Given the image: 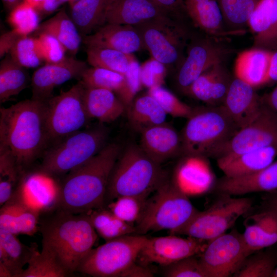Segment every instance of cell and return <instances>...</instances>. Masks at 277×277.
<instances>
[{"instance_id": "1", "label": "cell", "mask_w": 277, "mask_h": 277, "mask_svg": "<svg viewBox=\"0 0 277 277\" xmlns=\"http://www.w3.org/2000/svg\"><path fill=\"white\" fill-rule=\"evenodd\" d=\"M42 252L71 275L93 248L97 234L88 213L75 214L53 207L41 213Z\"/></svg>"}, {"instance_id": "2", "label": "cell", "mask_w": 277, "mask_h": 277, "mask_svg": "<svg viewBox=\"0 0 277 277\" xmlns=\"http://www.w3.org/2000/svg\"><path fill=\"white\" fill-rule=\"evenodd\" d=\"M121 151L118 144H106L89 160L68 173L58 183L54 207L75 214L105 208L109 177Z\"/></svg>"}, {"instance_id": "3", "label": "cell", "mask_w": 277, "mask_h": 277, "mask_svg": "<svg viewBox=\"0 0 277 277\" xmlns=\"http://www.w3.org/2000/svg\"><path fill=\"white\" fill-rule=\"evenodd\" d=\"M49 142L45 102L31 98L0 109V147L7 149L27 172Z\"/></svg>"}, {"instance_id": "4", "label": "cell", "mask_w": 277, "mask_h": 277, "mask_svg": "<svg viewBox=\"0 0 277 277\" xmlns=\"http://www.w3.org/2000/svg\"><path fill=\"white\" fill-rule=\"evenodd\" d=\"M167 179L161 165L139 145L131 144L120 153L111 171L104 206L122 196L148 197Z\"/></svg>"}, {"instance_id": "5", "label": "cell", "mask_w": 277, "mask_h": 277, "mask_svg": "<svg viewBox=\"0 0 277 277\" xmlns=\"http://www.w3.org/2000/svg\"><path fill=\"white\" fill-rule=\"evenodd\" d=\"M239 129L222 105L194 108L180 134L182 155L213 157Z\"/></svg>"}, {"instance_id": "6", "label": "cell", "mask_w": 277, "mask_h": 277, "mask_svg": "<svg viewBox=\"0 0 277 277\" xmlns=\"http://www.w3.org/2000/svg\"><path fill=\"white\" fill-rule=\"evenodd\" d=\"M148 199L143 213L135 225V234L168 230L173 234L199 211L187 193L167 179Z\"/></svg>"}, {"instance_id": "7", "label": "cell", "mask_w": 277, "mask_h": 277, "mask_svg": "<svg viewBox=\"0 0 277 277\" xmlns=\"http://www.w3.org/2000/svg\"><path fill=\"white\" fill-rule=\"evenodd\" d=\"M108 136V130L100 125L65 136L45 150L37 171L53 179L65 175L96 154Z\"/></svg>"}, {"instance_id": "8", "label": "cell", "mask_w": 277, "mask_h": 277, "mask_svg": "<svg viewBox=\"0 0 277 277\" xmlns=\"http://www.w3.org/2000/svg\"><path fill=\"white\" fill-rule=\"evenodd\" d=\"M147 239L132 234L106 241L91 250L76 272L95 277H127Z\"/></svg>"}, {"instance_id": "9", "label": "cell", "mask_w": 277, "mask_h": 277, "mask_svg": "<svg viewBox=\"0 0 277 277\" xmlns=\"http://www.w3.org/2000/svg\"><path fill=\"white\" fill-rule=\"evenodd\" d=\"M253 201L248 197L221 195L206 210L199 211L173 234H183L208 242L226 232L238 219L249 211Z\"/></svg>"}, {"instance_id": "10", "label": "cell", "mask_w": 277, "mask_h": 277, "mask_svg": "<svg viewBox=\"0 0 277 277\" xmlns=\"http://www.w3.org/2000/svg\"><path fill=\"white\" fill-rule=\"evenodd\" d=\"M135 27L151 57L167 68H178L189 36L184 26L166 14Z\"/></svg>"}, {"instance_id": "11", "label": "cell", "mask_w": 277, "mask_h": 277, "mask_svg": "<svg viewBox=\"0 0 277 277\" xmlns=\"http://www.w3.org/2000/svg\"><path fill=\"white\" fill-rule=\"evenodd\" d=\"M85 87L80 80L68 91L45 101L49 142H55L81 130L91 119L85 104Z\"/></svg>"}, {"instance_id": "12", "label": "cell", "mask_w": 277, "mask_h": 277, "mask_svg": "<svg viewBox=\"0 0 277 277\" xmlns=\"http://www.w3.org/2000/svg\"><path fill=\"white\" fill-rule=\"evenodd\" d=\"M252 253L243 234L234 230L208 241L199 261L206 277H228Z\"/></svg>"}, {"instance_id": "13", "label": "cell", "mask_w": 277, "mask_h": 277, "mask_svg": "<svg viewBox=\"0 0 277 277\" xmlns=\"http://www.w3.org/2000/svg\"><path fill=\"white\" fill-rule=\"evenodd\" d=\"M222 38L206 35L193 38L187 45L186 54L178 67L176 84L186 94L190 85L212 66L223 63L230 50Z\"/></svg>"}, {"instance_id": "14", "label": "cell", "mask_w": 277, "mask_h": 277, "mask_svg": "<svg viewBox=\"0 0 277 277\" xmlns=\"http://www.w3.org/2000/svg\"><path fill=\"white\" fill-rule=\"evenodd\" d=\"M268 147H277V114L263 102L258 115L239 129L213 157L217 159Z\"/></svg>"}, {"instance_id": "15", "label": "cell", "mask_w": 277, "mask_h": 277, "mask_svg": "<svg viewBox=\"0 0 277 277\" xmlns=\"http://www.w3.org/2000/svg\"><path fill=\"white\" fill-rule=\"evenodd\" d=\"M206 242L173 234L148 238L138 255L137 262L144 266L154 263L166 267L185 258L200 254L207 243Z\"/></svg>"}, {"instance_id": "16", "label": "cell", "mask_w": 277, "mask_h": 277, "mask_svg": "<svg viewBox=\"0 0 277 277\" xmlns=\"http://www.w3.org/2000/svg\"><path fill=\"white\" fill-rule=\"evenodd\" d=\"M87 68L85 62L73 56L56 63H46L37 68L31 77V98L46 101L52 97L56 87L73 78H81Z\"/></svg>"}, {"instance_id": "17", "label": "cell", "mask_w": 277, "mask_h": 277, "mask_svg": "<svg viewBox=\"0 0 277 277\" xmlns=\"http://www.w3.org/2000/svg\"><path fill=\"white\" fill-rule=\"evenodd\" d=\"M263 105L262 97L258 94L255 88L235 77L222 106L240 129L258 115Z\"/></svg>"}, {"instance_id": "18", "label": "cell", "mask_w": 277, "mask_h": 277, "mask_svg": "<svg viewBox=\"0 0 277 277\" xmlns=\"http://www.w3.org/2000/svg\"><path fill=\"white\" fill-rule=\"evenodd\" d=\"M83 42L87 47L109 48L129 54L145 49L137 28L126 25L106 24L94 33L84 36Z\"/></svg>"}, {"instance_id": "19", "label": "cell", "mask_w": 277, "mask_h": 277, "mask_svg": "<svg viewBox=\"0 0 277 277\" xmlns=\"http://www.w3.org/2000/svg\"><path fill=\"white\" fill-rule=\"evenodd\" d=\"M139 146L148 156L160 165L182 155L181 134L166 122L142 131Z\"/></svg>"}, {"instance_id": "20", "label": "cell", "mask_w": 277, "mask_h": 277, "mask_svg": "<svg viewBox=\"0 0 277 277\" xmlns=\"http://www.w3.org/2000/svg\"><path fill=\"white\" fill-rule=\"evenodd\" d=\"M215 189L220 195H243L259 192H277V161L254 173L219 179Z\"/></svg>"}, {"instance_id": "21", "label": "cell", "mask_w": 277, "mask_h": 277, "mask_svg": "<svg viewBox=\"0 0 277 277\" xmlns=\"http://www.w3.org/2000/svg\"><path fill=\"white\" fill-rule=\"evenodd\" d=\"M232 80L224 62L220 63L203 73L190 85L186 94L209 106H221Z\"/></svg>"}, {"instance_id": "22", "label": "cell", "mask_w": 277, "mask_h": 277, "mask_svg": "<svg viewBox=\"0 0 277 277\" xmlns=\"http://www.w3.org/2000/svg\"><path fill=\"white\" fill-rule=\"evenodd\" d=\"M266 205L245 221L243 236L253 252L277 243V207L269 202Z\"/></svg>"}, {"instance_id": "23", "label": "cell", "mask_w": 277, "mask_h": 277, "mask_svg": "<svg viewBox=\"0 0 277 277\" xmlns=\"http://www.w3.org/2000/svg\"><path fill=\"white\" fill-rule=\"evenodd\" d=\"M166 14L151 0H111L105 23L136 26Z\"/></svg>"}, {"instance_id": "24", "label": "cell", "mask_w": 277, "mask_h": 277, "mask_svg": "<svg viewBox=\"0 0 277 277\" xmlns=\"http://www.w3.org/2000/svg\"><path fill=\"white\" fill-rule=\"evenodd\" d=\"M277 147H268L241 154L225 156L216 160L219 168L224 176L238 177L256 172L274 162Z\"/></svg>"}, {"instance_id": "25", "label": "cell", "mask_w": 277, "mask_h": 277, "mask_svg": "<svg viewBox=\"0 0 277 277\" xmlns=\"http://www.w3.org/2000/svg\"><path fill=\"white\" fill-rule=\"evenodd\" d=\"M183 5L194 25L206 35L220 38L232 35L226 28L217 0H183Z\"/></svg>"}, {"instance_id": "26", "label": "cell", "mask_w": 277, "mask_h": 277, "mask_svg": "<svg viewBox=\"0 0 277 277\" xmlns=\"http://www.w3.org/2000/svg\"><path fill=\"white\" fill-rule=\"evenodd\" d=\"M272 54L269 50L257 47L240 52L235 61V77L255 88L269 83Z\"/></svg>"}, {"instance_id": "27", "label": "cell", "mask_w": 277, "mask_h": 277, "mask_svg": "<svg viewBox=\"0 0 277 277\" xmlns=\"http://www.w3.org/2000/svg\"><path fill=\"white\" fill-rule=\"evenodd\" d=\"M84 101L89 117L101 124L115 121L126 111L117 96L106 89L86 87Z\"/></svg>"}, {"instance_id": "28", "label": "cell", "mask_w": 277, "mask_h": 277, "mask_svg": "<svg viewBox=\"0 0 277 277\" xmlns=\"http://www.w3.org/2000/svg\"><path fill=\"white\" fill-rule=\"evenodd\" d=\"M39 213L13 198L1 206L0 229L15 235H33L38 230Z\"/></svg>"}, {"instance_id": "29", "label": "cell", "mask_w": 277, "mask_h": 277, "mask_svg": "<svg viewBox=\"0 0 277 277\" xmlns=\"http://www.w3.org/2000/svg\"><path fill=\"white\" fill-rule=\"evenodd\" d=\"M37 246L35 243L26 246L16 235L0 229V265L8 270L11 277H19L23 267L38 250Z\"/></svg>"}, {"instance_id": "30", "label": "cell", "mask_w": 277, "mask_h": 277, "mask_svg": "<svg viewBox=\"0 0 277 277\" xmlns=\"http://www.w3.org/2000/svg\"><path fill=\"white\" fill-rule=\"evenodd\" d=\"M34 33L35 37L41 33L53 36L63 45L67 52L73 55L77 53L83 41L82 35L65 8L41 23Z\"/></svg>"}, {"instance_id": "31", "label": "cell", "mask_w": 277, "mask_h": 277, "mask_svg": "<svg viewBox=\"0 0 277 277\" xmlns=\"http://www.w3.org/2000/svg\"><path fill=\"white\" fill-rule=\"evenodd\" d=\"M126 111L130 124L140 133L148 128L165 123L167 115L148 93L135 98Z\"/></svg>"}, {"instance_id": "32", "label": "cell", "mask_w": 277, "mask_h": 277, "mask_svg": "<svg viewBox=\"0 0 277 277\" xmlns=\"http://www.w3.org/2000/svg\"><path fill=\"white\" fill-rule=\"evenodd\" d=\"M111 0H79L70 6V17L82 36L105 23Z\"/></svg>"}, {"instance_id": "33", "label": "cell", "mask_w": 277, "mask_h": 277, "mask_svg": "<svg viewBox=\"0 0 277 277\" xmlns=\"http://www.w3.org/2000/svg\"><path fill=\"white\" fill-rule=\"evenodd\" d=\"M26 68L15 62L10 54L0 64V103H4L18 94L31 83Z\"/></svg>"}, {"instance_id": "34", "label": "cell", "mask_w": 277, "mask_h": 277, "mask_svg": "<svg viewBox=\"0 0 277 277\" xmlns=\"http://www.w3.org/2000/svg\"><path fill=\"white\" fill-rule=\"evenodd\" d=\"M88 214L97 235L105 241L135 234L134 226L122 221L107 208L94 210Z\"/></svg>"}, {"instance_id": "35", "label": "cell", "mask_w": 277, "mask_h": 277, "mask_svg": "<svg viewBox=\"0 0 277 277\" xmlns=\"http://www.w3.org/2000/svg\"><path fill=\"white\" fill-rule=\"evenodd\" d=\"M226 29L232 35L242 33L260 0H217Z\"/></svg>"}, {"instance_id": "36", "label": "cell", "mask_w": 277, "mask_h": 277, "mask_svg": "<svg viewBox=\"0 0 277 277\" xmlns=\"http://www.w3.org/2000/svg\"><path fill=\"white\" fill-rule=\"evenodd\" d=\"M87 61L92 66L107 69L125 74L136 59L133 54L116 50L88 47L86 50Z\"/></svg>"}, {"instance_id": "37", "label": "cell", "mask_w": 277, "mask_h": 277, "mask_svg": "<svg viewBox=\"0 0 277 277\" xmlns=\"http://www.w3.org/2000/svg\"><path fill=\"white\" fill-rule=\"evenodd\" d=\"M81 81L86 87L110 90L120 100L124 94L126 85L124 74L107 69L94 67L88 68L83 73Z\"/></svg>"}, {"instance_id": "38", "label": "cell", "mask_w": 277, "mask_h": 277, "mask_svg": "<svg viewBox=\"0 0 277 277\" xmlns=\"http://www.w3.org/2000/svg\"><path fill=\"white\" fill-rule=\"evenodd\" d=\"M253 253L246 258L233 276H272L277 265V257L271 252Z\"/></svg>"}, {"instance_id": "39", "label": "cell", "mask_w": 277, "mask_h": 277, "mask_svg": "<svg viewBox=\"0 0 277 277\" xmlns=\"http://www.w3.org/2000/svg\"><path fill=\"white\" fill-rule=\"evenodd\" d=\"M148 199L137 196H122L110 203L106 208L122 221L135 226L143 213Z\"/></svg>"}, {"instance_id": "40", "label": "cell", "mask_w": 277, "mask_h": 277, "mask_svg": "<svg viewBox=\"0 0 277 277\" xmlns=\"http://www.w3.org/2000/svg\"><path fill=\"white\" fill-rule=\"evenodd\" d=\"M41 17L37 10L24 1L14 8L7 17V22L22 36L29 35L38 27Z\"/></svg>"}, {"instance_id": "41", "label": "cell", "mask_w": 277, "mask_h": 277, "mask_svg": "<svg viewBox=\"0 0 277 277\" xmlns=\"http://www.w3.org/2000/svg\"><path fill=\"white\" fill-rule=\"evenodd\" d=\"M277 22V0H260L251 14L247 26L255 36L262 34Z\"/></svg>"}, {"instance_id": "42", "label": "cell", "mask_w": 277, "mask_h": 277, "mask_svg": "<svg viewBox=\"0 0 277 277\" xmlns=\"http://www.w3.org/2000/svg\"><path fill=\"white\" fill-rule=\"evenodd\" d=\"M9 53L15 62L26 68L37 67L44 62L36 37L22 36Z\"/></svg>"}, {"instance_id": "43", "label": "cell", "mask_w": 277, "mask_h": 277, "mask_svg": "<svg viewBox=\"0 0 277 277\" xmlns=\"http://www.w3.org/2000/svg\"><path fill=\"white\" fill-rule=\"evenodd\" d=\"M28 265L19 277H66L71 275L52 258L38 250Z\"/></svg>"}, {"instance_id": "44", "label": "cell", "mask_w": 277, "mask_h": 277, "mask_svg": "<svg viewBox=\"0 0 277 277\" xmlns=\"http://www.w3.org/2000/svg\"><path fill=\"white\" fill-rule=\"evenodd\" d=\"M147 93L156 100L167 114L173 117L187 119L194 111V108L181 101L162 86L149 88Z\"/></svg>"}, {"instance_id": "45", "label": "cell", "mask_w": 277, "mask_h": 277, "mask_svg": "<svg viewBox=\"0 0 277 277\" xmlns=\"http://www.w3.org/2000/svg\"><path fill=\"white\" fill-rule=\"evenodd\" d=\"M167 277H206L199 259L192 255L166 266L163 273Z\"/></svg>"}, {"instance_id": "46", "label": "cell", "mask_w": 277, "mask_h": 277, "mask_svg": "<svg viewBox=\"0 0 277 277\" xmlns=\"http://www.w3.org/2000/svg\"><path fill=\"white\" fill-rule=\"evenodd\" d=\"M38 46L46 63H56L65 58L67 50L53 36L41 33L36 36Z\"/></svg>"}, {"instance_id": "47", "label": "cell", "mask_w": 277, "mask_h": 277, "mask_svg": "<svg viewBox=\"0 0 277 277\" xmlns=\"http://www.w3.org/2000/svg\"><path fill=\"white\" fill-rule=\"evenodd\" d=\"M167 73V67L151 57L141 65V78L143 86L148 89L162 86Z\"/></svg>"}, {"instance_id": "48", "label": "cell", "mask_w": 277, "mask_h": 277, "mask_svg": "<svg viewBox=\"0 0 277 277\" xmlns=\"http://www.w3.org/2000/svg\"><path fill=\"white\" fill-rule=\"evenodd\" d=\"M124 75L126 80L125 90L121 100L127 109L143 87L141 78V65L136 59L132 63Z\"/></svg>"}, {"instance_id": "49", "label": "cell", "mask_w": 277, "mask_h": 277, "mask_svg": "<svg viewBox=\"0 0 277 277\" xmlns=\"http://www.w3.org/2000/svg\"><path fill=\"white\" fill-rule=\"evenodd\" d=\"M254 44L255 47L265 49L277 47V22L266 32L255 36Z\"/></svg>"}, {"instance_id": "50", "label": "cell", "mask_w": 277, "mask_h": 277, "mask_svg": "<svg viewBox=\"0 0 277 277\" xmlns=\"http://www.w3.org/2000/svg\"><path fill=\"white\" fill-rule=\"evenodd\" d=\"M14 30L3 34L0 37V57L9 53L17 40L22 36Z\"/></svg>"}, {"instance_id": "51", "label": "cell", "mask_w": 277, "mask_h": 277, "mask_svg": "<svg viewBox=\"0 0 277 277\" xmlns=\"http://www.w3.org/2000/svg\"><path fill=\"white\" fill-rule=\"evenodd\" d=\"M18 185L12 181L0 178V205L3 206L13 195Z\"/></svg>"}, {"instance_id": "52", "label": "cell", "mask_w": 277, "mask_h": 277, "mask_svg": "<svg viewBox=\"0 0 277 277\" xmlns=\"http://www.w3.org/2000/svg\"><path fill=\"white\" fill-rule=\"evenodd\" d=\"M70 0H45L36 9L41 18L48 15L56 10L61 5Z\"/></svg>"}, {"instance_id": "53", "label": "cell", "mask_w": 277, "mask_h": 277, "mask_svg": "<svg viewBox=\"0 0 277 277\" xmlns=\"http://www.w3.org/2000/svg\"><path fill=\"white\" fill-rule=\"evenodd\" d=\"M159 8L168 15L175 12L180 8H183V0H151Z\"/></svg>"}, {"instance_id": "54", "label": "cell", "mask_w": 277, "mask_h": 277, "mask_svg": "<svg viewBox=\"0 0 277 277\" xmlns=\"http://www.w3.org/2000/svg\"><path fill=\"white\" fill-rule=\"evenodd\" d=\"M263 102L277 114V85L268 94L262 97Z\"/></svg>"}, {"instance_id": "55", "label": "cell", "mask_w": 277, "mask_h": 277, "mask_svg": "<svg viewBox=\"0 0 277 277\" xmlns=\"http://www.w3.org/2000/svg\"><path fill=\"white\" fill-rule=\"evenodd\" d=\"M268 77L269 83L277 82V51L272 52L269 64Z\"/></svg>"}, {"instance_id": "56", "label": "cell", "mask_w": 277, "mask_h": 277, "mask_svg": "<svg viewBox=\"0 0 277 277\" xmlns=\"http://www.w3.org/2000/svg\"><path fill=\"white\" fill-rule=\"evenodd\" d=\"M6 9L10 12L25 0H2Z\"/></svg>"}, {"instance_id": "57", "label": "cell", "mask_w": 277, "mask_h": 277, "mask_svg": "<svg viewBox=\"0 0 277 277\" xmlns=\"http://www.w3.org/2000/svg\"><path fill=\"white\" fill-rule=\"evenodd\" d=\"M36 9L42 4L45 0H25Z\"/></svg>"}, {"instance_id": "58", "label": "cell", "mask_w": 277, "mask_h": 277, "mask_svg": "<svg viewBox=\"0 0 277 277\" xmlns=\"http://www.w3.org/2000/svg\"><path fill=\"white\" fill-rule=\"evenodd\" d=\"M268 202L272 203L277 207V192H275L274 195L272 196L271 199L268 201Z\"/></svg>"}, {"instance_id": "59", "label": "cell", "mask_w": 277, "mask_h": 277, "mask_svg": "<svg viewBox=\"0 0 277 277\" xmlns=\"http://www.w3.org/2000/svg\"><path fill=\"white\" fill-rule=\"evenodd\" d=\"M271 277H277V266L275 267Z\"/></svg>"}, {"instance_id": "60", "label": "cell", "mask_w": 277, "mask_h": 277, "mask_svg": "<svg viewBox=\"0 0 277 277\" xmlns=\"http://www.w3.org/2000/svg\"><path fill=\"white\" fill-rule=\"evenodd\" d=\"M78 1H79V0H70V1L69 2L70 6L72 5L73 4H74L75 3L77 2Z\"/></svg>"}]
</instances>
